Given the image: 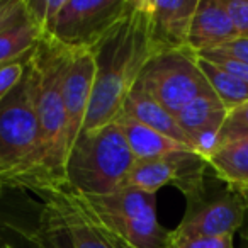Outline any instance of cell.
<instances>
[{"mask_svg": "<svg viewBox=\"0 0 248 248\" xmlns=\"http://www.w3.org/2000/svg\"><path fill=\"white\" fill-rule=\"evenodd\" d=\"M92 53L95 78L82 135L106 128L123 114L124 102L143 68L158 55L146 0H133L128 12Z\"/></svg>", "mask_w": 248, "mask_h": 248, "instance_id": "cell-1", "label": "cell"}, {"mask_svg": "<svg viewBox=\"0 0 248 248\" xmlns=\"http://www.w3.org/2000/svg\"><path fill=\"white\" fill-rule=\"evenodd\" d=\"M70 58L65 48L51 38H43L29 63L34 85V107L41 136L43 169L53 182H65L66 175V116L63 106V78Z\"/></svg>", "mask_w": 248, "mask_h": 248, "instance_id": "cell-2", "label": "cell"}, {"mask_svg": "<svg viewBox=\"0 0 248 248\" xmlns=\"http://www.w3.org/2000/svg\"><path fill=\"white\" fill-rule=\"evenodd\" d=\"M0 173L22 180L26 190L49 180L43 169L41 136L29 66L21 83L0 102Z\"/></svg>", "mask_w": 248, "mask_h": 248, "instance_id": "cell-3", "label": "cell"}, {"mask_svg": "<svg viewBox=\"0 0 248 248\" xmlns=\"http://www.w3.org/2000/svg\"><path fill=\"white\" fill-rule=\"evenodd\" d=\"M29 192L41 201V228L48 248H128L66 180L41 182Z\"/></svg>", "mask_w": 248, "mask_h": 248, "instance_id": "cell-4", "label": "cell"}, {"mask_svg": "<svg viewBox=\"0 0 248 248\" xmlns=\"http://www.w3.org/2000/svg\"><path fill=\"white\" fill-rule=\"evenodd\" d=\"M136 163L123 131L116 123L89 135H80L66 160V182L90 196L116 192Z\"/></svg>", "mask_w": 248, "mask_h": 248, "instance_id": "cell-5", "label": "cell"}, {"mask_svg": "<svg viewBox=\"0 0 248 248\" xmlns=\"http://www.w3.org/2000/svg\"><path fill=\"white\" fill-rule=\"evenodd\" d=\"M83 196L104 226L128 248H170L172 231L156 219V194L123 187L104 196Z\"/></svg>", "mask_w": 248, "mask_h": 248, "instance_id": "cell-6", "label": "cell"}, {"mask_svg": "<svg viewBox=\"0 0 248 248\" xmlns=\"http://www.w3.org/2000/svg\"><path fill=\"white\" fill-rule=\"evenodd\" d=\"M140 82L173 116L197 97L213 93L209 82L199 68L196 51L190 48L155 55L143 68Z\"/></svg>", "mask_w": 248, "mask_h": 248, "instance_id": "cell-7", "label": "cell"}, {"mask_svg": "<svg viewBox=\"0 0 248 248\" xmlns=\"http://www.w3.org/2000/svg\"><path fill=\"white\" fill-rule=\"evenodd\" d=\"M133 0H66L51 39L70 49L93 51Z\"/></svg>", "mask_w": 248, "mask_h": 248, "instance_id": "cell-8", "label": "cell"}, {"mask_svg": "<svg viewBox=\"0 0 248 248\" xmlns=\"http://www.w3.org/2000/svg\"><path fill=\"white\" fill-rule=\"evenodd\" d=\"M189 207L182 223L172 231L175 238L196 236H233L243 224L247 206L243 199L230 189V192L207 199L204 187L187 197Z\"/></svg>", "mask_w": 248, "mask_h": 248, "instance_id": "cell-9", "label": "cell"}, {"mask_svg": "<svg viewBox=\"0 0 248 248\" xmlns=\"http://www.w3.org/2000/svg\"><path fill=\"white\" fill-rule=\"evenodd\" d=\"M0 248H48L41 228V201L29 190L0 196Z\"/></svg>", "mask_w": 248, "mask_h": 248, "instance_id": "cell-10", "label": "cell"}, {"mask_svg": "<svg viewBox=\"0 0 248 248\" xmlns=\"http://www.w3.org/2000/svg\"><path fill=\"white\" fill-rule=\"evenodd\" d=\"M95 78L93 53L87 49H70L68 65L63 78V106L66 116V155H70L80 138L89 110ZM68 160V158H66Z\"/></svg>", "mask_w": 248, "mask_h": 248, "instance_id": "cell-11", "label": "cell"}, {"mask_svg": "<svg viewBox=\"0 0 248 248\" xmlns=\"http://www.w3.org/2000/svg\"><path fill=\"white\" fill-rule=\"evenodd\" d=\"M199 0H146L158 53L189 48V32Z\"/></svg>", "mask_w": 248, "mask_h": 248, "instance_id": "cell-12", "label": "cell"}, {"mask_svg": "<svg viewBox=\"0 0 248 248\" xmlns=\"http://www.w3.org/2000/svg\"><path fill=\"white\" fill-rule=\"evenodd\" d=\"M207 165L231 189L248 186V129L224 124Z\"/></svg>", "mask_w": 248, "mask_h": 248, "instance_id": "cell-13", "label": "cell"}, {"mask_svg": "<svg viewBox=\"0 0 248 248\" xmlns=\"http://www.w3.org/2000/svg\"><path fill=\"white\" fill-rule=\"evenodd\" d=\"M238 38L223 0H199L189 32V48L196 53L214 49Z\"/></svg>", "mask_w": 248, "mask_h": 248, "instance_id": "cell-14", "label": "cell"}, {"mask_svg": "<svg viewBox=\"0 0 248 248\" xmlns=\"http://www.w3.org/2000/svg\"><path fill=\"white\" fill-rule=\"evenodd\" d=\"M121 116L131 117V119L138 121V123L145 124L148 128L155 129V131L162 133V135L169 136V138L175 140V141L182 143V145L189 146V148L192 150L189 138H187V135L179 126L175 116L170 114L163 106H160V104L146 92V89L143 87V83L140 82V80L131 89V92H129L128 99L124 102L123 114H121Z\"/></svg>", "mask_w": 248, "mask_h": 248, "instance_id": "cell-15", "label": "cell"}, {"mask_svg": "<svg viewBox=\"0 0 248 248\" xmlns=\"http://www.w3.org/2000/svg\"><path fill=\"white\" fill-rule=\"evenodd\" d=\"M114 123L123 131L128 146L136 160H156L169 158L182 153H194L189 146L148 128L145 124L131 119L128 116H119Z\"/></svg>", "mask_w": 248, "mask_h": 248, "instance_id": "cell-16", "label": "cell"}, {"mask_svg": "<svg viewBox=\"0 0 248 248\" xmlns=\"http://www.w3.org/2000/svg\"><path fill=\"white\" fill-rule=\"evenodd\" d=\"M228 117V109L216 93H206L190 104H187L180 112L175 114V119L182 131L187 135L192 146V138L207 129H223Z\"/></svg>", "mask_w": 248, "mask_h": 248, "instance_id": "cell-17", "label": "cell"}, {"mask_svg": "<svg viewBox=\"0 0 248 248\" xmlns=\"http://www.w3.org/2000/svg\"><path fill=\"white\" fill-rule=\"evenodd\" d=\"M41 39V29L24 12L19 21L0 31V66L31 53Z\"/></svg>", "mask_w": 248, "mask_h": 248, "instance_id": "cell-18", "label": "cell"}, {"mask_svg": "<svg viewBox=\"0 0 248 248\" xmlns=\"http://www.w3.org/2000/svg\"><path fill=\"white\" fill-rule=\"evenodd\" d=\"M197 63H199V68L202 70L204 77L209 82L213 92L226 106L228 110L248 102V82L236 78L231 73L224 72L219 66L213 65L201 56H197Z\"/></svg>", "mask_w": 248, "mask_h": 248, "instance_id": "cell-19", "label": "cell"}, {"mask_svg": "<svg viewBox=\"0 0 248 248\" xmlns=\"http://www.w3.org/2000/svg\"><path fill=\"white\" fill-rule=\"evenodd\" d=\"M66 0H24L26 14L41 29L43 38H51Z\"/></svg>", "mask_w": 248, "mask_h": 248, "instance_id": "cell-20", "label": "cell"}, {"mask_svg": "<svg viewBox=\"0 0 248 248\" xmlns=\"http://www.w3.org/2000/svg\"><path fill=\"white\" fill-rule=\"evenodd\" d=\"M34 51V49H32ZM32 51L28 53L22 58H17L14 62L7 63V65L0 66V102L21 83V80L24 78L26 70L29 66V60L32 56Z\"/></svg>", "mask_w": 248, "mask_h": 248, "instance_id": "cell-21", "label": "cell"}, {"mask_svg": "<svg viewBox=\"0 0 248 248\" xmlns=\"http://www.w3.org/2000/svg\"><path fill=\"white\" fill-rule=\"evenodd\" d=\"M197 56L207 60V62L213 63V65L219 66L221 70L231 73V75L236 77V78L243 80V82H248V65L247 63H241V62H238V60L230 58V56H224L217 51H213V49L197 53Z\"/></svg>", "mask_w": 248, "mask_h": 248, "instance_id": "cell-22", "label": "cell"}, {"mask_svg": "<svg viewBox=\"0 0 248 248\" xmlns=\"http://www.w3.org/2000/svg\"><path fill=\"white\" fill-rule=\"evenodd\" d=\"M170 248H233V236L175 238L172 234Z\"/></svg>", "mask_w": 248, "mask_h": 248, "instance_id": "cell-23", "label": "cell"}, {"mask_svg": "<svg viewBox=\"0 0 248 248\" xmlns=\"http://www.w3.org/2000/svg\"><path fill=\"white\" fill-rule=\"evenodd\" d=\"M238 36L248 38V0H223Z\"/></svg>", "mask_w": 248, "mask_h": 248, "instance_id": "cell-24", "label": "cell"}, {"mask_svg": "<svg viewBox=\"0 0 248 248\" xmlns=\"http://www.w3.org/2000/svg\"><path fill=\"white\" fill-rule=\"evenodd\" d=\"M24 0H0V31L24 16Z\"/></svg>", "mask_w": 248, "mask_h": 248, "instance_id": "cell-25", "label": "cell"}, {"mask_svg": "<svg viewBox=\"0 0 248 248\" xmlns=\"http://www.w3.org/2000/svg\"><path fill=\"white\" fill-rule=\"evenodd\" d=\"M213 51H217L221 55L230 56V58L238 60V62L248 65V38H245V36H238V38L214 48Z\"/></svg>", "mask_w": 248, "mask_h": 248, "instance_id": "cell-26", "label": "cell"}, {"mask_svg": "<svg viewBox=\"0 0 248 248\" xmlns=\"http://www.w3.org/2000/svg\"><path fill=\"white\" fill-rule=\"evenodd\" d=\"M228 126H234V128H245L248 129V102L241 104V106L234 107V109L228 110L226 123Z\"/></svg>", "mask_w": 248, "mask_h": 248, "instance_id": "cell-27", "label": "cell"}, {"mask_svg": "<svg viewBox=\"0 0 248 248\" xmlns=\"http://www.w3.org/2000/svg\"><path fill=\"white\" fill-rule=\"evenodd\" d=\"M9 190H26V186L22 180L16 179V177L0 173V196H4Z\"/></svg>", "mask_w": 248, "mask_h": 248, "instance_id": "cell-28", "label": "cell"}, {"mask_svg": "<svg viewBox=\"0 0 248 248\" xmlns=\"http://www.w3.org/2000/svg\"><path fill=\"white\" fill-rule=\"evenodd\" d=\"M231 189V187H230ZM234 192H238V196L243 199V202H245V206H247V209H248V186H243V187H234Z\"/></svg>", "mask_w": 248, "mask_h": 248, "instance_id": "cell-29", "label": "cell"}]
</instances>
